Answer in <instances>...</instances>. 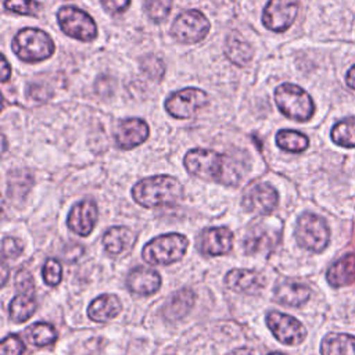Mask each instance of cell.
<instances>
[{
    "label": "cell",
    "mask_w": 355,
    "mask_h": 355,
    "mask_svg": "<svg viewBox=\"0 0 355 355\" xmlns=\"http://www.w3.org/2000/svg\"><path fill=\"white\" fill-rule=\"evenodd\" d=\"M126 286L136 295H151L159 288L161 276L151 268L137 266L129 273Z\"/></svg>",
    "instance_id": "cell-16"
},
{
    "label": "cell",
    "mask_w": 355,
    "mask_h": 355,
    "mask_svg": "<svg viewBox=\"0 0 355 355\" xmlns=\"http://www.w3.org/2000/svg\"><path fill=\"white\" fill-rule=\"evenodd\" d=\"M15 287L18 293H26V291H35V283L33 277L26 269H19L15 273Z\"/></svg>",
    "instance_id": "cell-36"
},
{
    "label": "cell",
    "mask_w": 355,
    "mask_h": 355,
    "mask_svg": "<svg viewBox=\"0 0 355 355\" xmlns=\"http://www.w3.org/2000/svg\"><path fill=\"white\" fill-rule=\"evenodd\" d=\"M277 191L268 183L252 184L243 197V207L259 215L270 214L277 207Z\"/></svg>",
    "instance_id": "cell-12"
},
{
    "label": "cell",
    "mask_w": 355,
    "mask_h": 355,
    "mask_svg": "<svg viewBox=\"0 0 355 355\" xmlns=\"http://www.w3.org/2000/svg\"><path fill=\"white\" fill-rule=\"evenodd\" d=\"M273 295L275 301H277L282 305L301 306L309 300L311 290L304 283L287 279L276 286Z\"/></svg>",
    "instance_id": "cell-18"
},
{
    "label": "cell",
    "mask_w": 355,
    "mask_h": 355,
    "mask_svg": "<svg viewBox=\"0 0 355 355\" xmlns=\"http://www.w3.org/2000/svg\"><path fill=\"white\" fill-rule=\"evenodd\" d=\"M26 94L36 100V101H46L47 98L51 97V90L49 87H46L44 85H29L26 89Z\"/></svg>",
    "instance_id": "cell-38"
},
{
    "label": "cell",
    "mask_w": 355,
    "mask_h": 355,
    "mask_svg": "<svg viewBox=\"0 0 355 355\" xmlns=\"http://www.w3.org/2000/svg\"><path fill=\"white\" fill-rule=\"evenodd\" d=\"M10 75H11V68L8 67V62H7L6 57L3 55V58H1V76H0L1 82H6L10 78Z\"/></svg>",
    "instance_id": "cell-40"
},
{
    "label": "cell",
    "mask_w": 355,
    "mask_h": 355,
    "mask_svg": "<svg viewBox=\"0 0 355 355\" xmlns=\"http://www.w3.org/2000/svg\"><path fill=\"white\" fill-rule=\"evenodd\" d=\"M266 324L277 341L286 345H298L306 337L305 326L287 313L270 311L266 315Z\"/></svg>",
    "instance_id": "cell-10"
},
{
    "label": "cell",
    "mask_w": 355,
    "mask_h": 355,
    "mask_svg": "<svg viewBox=\"0 0 355 355\" xmlns=\"http://www.w3.org/2000/svg\"><path fill=\"white\" fill-rule=\"evenodd\" d=\"M148 126L143 119L128 118L123 119L115 130L116 146L122 150H130L146 141L148 137Z\"/></svg>",
    "instance_id": "cell-14"
},
{
    "label": "cell",
    "mask_w": 355,
    "mask_h": 355,
    "mask_svg": "<svg viewBox=\"0 0 355 355\" xmlns=\"http://www.w3.org/2000/svg\"><path fill=\"white\" fill-rule=\"evenodd\" d=\"M233 247V233L227 227H209L200 236V251L202 255H223Z\"/></svg>",
    "instance_id": "cell-15"
},
{
    "label": "cell",
    "mask_w": 355,
    "mask_h": 355,
    "mask_svg": "<svg viewBox=\"0 0 355 355\" xmlns=\"http://www.w3.org/2000/svg\"><path fill=\"white\" fill-rule=\"evenodd\" d=\"M322 355H355V336L329 333L320 343Z\"/></svg>",
    "instance_id": "cell-22"
},
{
    "label": "cell",
    "mask_w": 355,
    "mask_h": 355,
    "mask_svg": "<svg viewBox=\"0 0 355 355\" xmlns=\"http://www.w3.org/2000/svg\"><path fill=\"white\" fill-rule=\"evenodd\" d=\"M187 247L186 236L179 233L162 234L144 245L141 257L150 265H171L186 254Z\"/></svg>",
    "instance_id": "cell-5"
},
{
    "label": "cell",
    "mask_w": 355,
    "mask_h": 355,
    "mask_svg": "<svg viewBox=\"0 0 355 355\" xmlns=\"http://www.w3.org/2000/svg\"><path fill=\"white\" fill-rule=\"evenodd\" d=\"M122 304L114 294H103L92 301L87 309V315L93 322H108L119 315Z\"/></svg>",
    "instance_id": "cell-21"
},
{
    "label": "cell",
    "mask_w": 355,
    "mask_h": 355,
    "mask_svg": "<svg viewBox=\"0 0 355 355\" xmlns=\"http://www.w3.org/2000/svg\"><path fill=\"white\" fill-rule=\"evenodd\" d=\"M135 243V234L125 226H115L108 229L103 236V244L110 255H122L128 252Z\"/></svg>",
    "instance_id": "cell-20"
},
{
    "label": "cell",
    "mask_w": 355,
    "mask_h": 355,
    "mask_svg": "<svg viewBox=\"0 0 355 355\" xmlns=\"http://www.w3.org/2000/svg\"><path fill=\"white\" fill-rule=\"evenodd\" d=\"M196 295L190 288H182L176 291L164 306V316L168 320L182 319L194 305Z\"/></svg>",
    "instance_id": "cell-23"
},
{
    "label": "cell",
    "mask_w": 355,
    "mask_h": 355,
    "mask_svg": "<svg viewBox=\"0 0 355 355\" xmlns=\"http://www.w3.org/2000/svg\"><path fill=\"white\" fill-rule=\"evenodd\" d=\"M276 144L284 151L301 153V151L308 148L309 140L305 135H302L297 130L282 129L276 135Z\"/></svg>",
    "instance_id": "cell-28"
},
{
    "label": "cell",
    "mask_w": 355,
    "mask_h": 355,
    "mask_svg": "<svg viewBox=\"0 0 355 355\" xmlns=\"http://www.w3.org/2000/svg\"><path fill=\"white\" fill-rule=\"evenodd\" d=\"M141 71L153 80H161L165 75V64L155 55H146L140 62Z\"/></svg>",
    "instance_id": "cell-32"
},
{
    "label": "cell",
    "mask_w": 355,
    "mask_h": 355,
    "mask_svg": "<svg viewBox=\"0 0 355 355\" xmlns=\"http://www.w3.org/2000/svg\"><path fill=\"white\" fill-rule=\"evenodd\" d=\"M24 247L22 243L14 237H6L3 239V244H1V251H3V257L4 258H17L21 255Z\"/></svg>",
    "instance_id": "cell-37"
},
{
    "label": "cell",
    "mask_w": 355,
    "mask_h": 355,
    "mask_svg": "<svg viewBox=\"0 0 355 355\" xmlns=\"http://www.w3.org/2000/svg\"><path fill=\"white\" fill-rule=\"evenodd\" d=\"M24 336L32 345H36V347L50 345L57 340L55 329L51 324L44 322H37L26 327L24 331Z\"/></svg>",
    "instance_id": "cell-27"
},
{
    "label": "cell",
    "mask_w": 355,
    "mask_h": 355,
    "mask_svg": "<svg viewBox=\"0 0 355 355\" xmlns=\"http://www.w3.org/2000/svg\"><path fill=\"white\" fill-rule=\"evenodd\" d=\"M225 284L236 293L255 294L263 287L265 280L261 276V273H258L255 270L232 269L230 272H227V275L225 277Z\"/></svg>",
    "instance_id": "cell-17"
},
{
    "label": "cell",
    "mask_w": 355,
    "mask_h": 355,
    "mask_svg": "<svg viewBox=\"0 0 355 355\" xmlns=\"http://www.w3.org/2000/svg\"><path fill=\"white\" fill-rule=\"evenodd\" d=\"M229 355H255V354H254L252 349L244 347V348H237V349L232 351Z\"/></svg>",
    "instance_id": "cell-42"
},
{
    "label": "cell",
    "mask_w": 355,
    "mask_h": 355,
    "mask_svg": "<svg viewBox=\"0 0 355 355\" xmlns=\"http://www.w3.org/2000/svg\"><path fill=\"white\" fill-rule=\"evenodd\" d=\"M225 54L232 62L243 67L251 61L254 51L252 47L240 35L230 33L225 43Z\"/></svg>",
    "instance_id": "cell-25"
},
{
    "label": "cell",
    "mask_w": 355,
    "mask_h": 355,
    "mask_svg": "<svg viewBox=\"0 0 355 355\" xmlns=\"http://www.w3.org/2000/svg\"><path fill=\"white\" fill-rule=\"evenodd\" d=\"M294 236L297 243L312 252H322L330 241V230L323 218L304 212L295 225Z\"/></svg>",
    "instance_id": "cell-6"
},
{
    "label": "cell",
    "mask_w": 355,
    "mask_h": 355,
    "mask_svg": "<svg viewBox=\"0 0 355 355\" xmlns=\"http://www.w3.org/2000/svg\"><path fill=\"white\" fill-rule=\"evenodd\" d=\"M97 205L92 200H83L69 211L67 225L79 236H89L97 222Z\"/></svg>",
    "instance_id": "cell-13"
},
{
    "label": "cell",
    "mask_w": 355,
    "mask_h": 355,
    "mask_svg": "<svg viewBox=\"0 0 355 355\" xmlns=\"http://www.w3.org/2000/svg\"><path fill=\"white\" fill-rule=\"evenodd\" d=\"M327 283L340 288L355 282V254H347L337 259L326 272Z\"/></svg>",
    "instance_id": "cell-19"
},
{
    "label": "cell",
    "mask_w": 355,
    "mask_h": 355,
    "mask_svg": "<svg viewBox=\"0 0 355 355\" xmlns=\"http://www.w3.org/2000/svg\"><path fill=\"white\" fill-rule=\"evenodd\" d=\"M36 306L35 291L18 293L10 302V318L15 323L25 322L35 313Z\"/></svg>",
    "instance_id": "cell-24"
},
{
    "label": "cell",
    "mask_w": 355,
    "mask_h": 355,
    "mask_svg": "<svg viewBox=\"0 0 355 355\" xmlns=\"http://www.w3.org/2000/svg\"><path fill=\"white\" fill-rule=\"evenodd\" d=\"M132 196L137 204L146 208L173 205L182 198L183 187L173 176L157 175L136 183Z\"/></svg>",
    "instance_id": "cell-2"
},
{
    "label": "cell",
    "mask_w": 355,
    "mask_h": 355,
    "mask_svg": "<svg viewBox=\"0 0 355 355\" xmlns=\"http://www.w3.org/2000/svg\"><path fill=\"white\" fill-rule=\"evenodd\" d=\"M6 10L21 15H36L40 4L35 0H4Z\"/></svg>",
    "instance_id": "cell-33"
},
{
    "label": "cell",
    "mask_w": 355,
    "mask_h": 355,
    "mask_svg": "<svg viewBox=\"0 0 355 355\" xmlns=\"http://www.w3.org/2000/svg\"><path fill=\"white\" fill-rule=\"evenodd\" d=\"M331 140L345 148H354L355 147V116H347L341 121H338L331 132H330Z\"/></svg>",
    "instance_id": "cell-26"
},
{
    "label": "cell",
    "mask_w": 355,
    "mask_h": 355,
    "mask_svg": "<svg viewBox=\"0 0 355 355\" xmlns=\"http://www.w3.org/2000/svg\"><path fill=\"white\" fill-rule=\"evenodd\" d=\"M272 241L266 232H262L259 227L254 229L252 232L248 233L247 239L244 240V247L245 252L254 254V252H261L266 245H269Z\"/></svg>",
    "instance_id": "cell-31"
},
{
    "label": "cell",
    "mask_w": 355,
    "mask_h": 355,
    "mask_svg": "<svg viewBox=\"0 0 355 355\" xmlns=\"http://www.w3.org/2000/svg\"><path fill=\"white\" fill-rule=\"evenodd\" d=\"M211 29L208 18L198 10H189L182 12L172 24V36L186 44L197 43L202 40Z\"/></svg>",
    "instance_id": "cell-8"
},
{
    "label": "cell",
    "mask_w": 355,
    "mask_h": 355,
    "mask_svg": "<svg viewBox=\"0 0 355 355\" xmlns=\"http://www.w3.org/2000/svg\"><path fill=\"white\" fill-rule=\"evenodd\" d=\"M1 277H3V284L6 283V279H7V265L3 262V266H1Z\"/></svg>",
    "instance_id": "cell-43"
},
{
    "label": "cell",
    "mask_w": 355,
    "mask_h": 355,
    "mask_svg": "<svg viewBox=\"0 0 355 355\" xmlns=\"http://www.w3.org/2000/svg\"><path fill=\"white\" fill-rule=\"evenodd\" d=\"M208 103L209 98L204 90L186 87L172 93L165 100V110L173 118L187 119L191 118L198 110L204 108Z\"/></svg>",
    "instance_id": "cell-9"
},
{
    "label": "cell",
    "mask_w": 355,
    "mask_h": 355,
    "mask_svg": "<svg viewBox=\"0 0 355 355\" xmlns=\"http://www.w3.org/2000/svg\"><path fill=\"white\" fill-rule=\"evenodd\" d=\"M173 0H144V11L154 22H162L171 12Z\"/></svg>",
    "instance_id": "cell-30"
},
{
    "label": "cell",
    "mask_w": 355,
    "mask_h": 355,
    "mask_svg": "<svg viewBox=\"0 0 355 355\" xmlns=\"http://www.w3.org/2000/svg\"><path fill=\"white\" fill-rule=\"evenodd\" d=\"M269 355H284V354H280V352H272V354H269Z\"/></svg>",
    "instance_id": "cell-44"
},
{
    "label": "cell",
    "mask_w": 355,
    "mask_h": 355,
    "mask_svg": "<svg viewBox=\"0 0 355 355\" xmlns=\"http://www.w3.org/2000/svg\"><path fill=\"white\" fill-rule=\"evenodd\" d=\"M101 4L108 12L121 14L129 7L130 0H101Z\"/></svg>",
    "instance_id": "cell-39"
},
{
    "label": "cell",
    "mask_w": 355,
    "mask_h": 355,
    "mask_svg": "<svg viewBox=\"0 0 355 355\" xmlns=\"http://www.w3.org/2000/svg\"><path fill=\"white\" fill-rule=\"evenodd\" d=\"M11 47L18 58L26 62H39L50 58L54 54L55 44L51 37L42 29L25 28L19 31Z\"/></svg>",
    "instance_id": "cell-3"
},
{
    "label": "cell",
    "mask_w": 355,
    "mask_h": 355,
    "mask_svg": "<svg viewBox=\"0 0 355 355\" xmlns=\"http://www.w3.org/2000/svg\"><path fill=\"white\" fill-rule=\"evenodd\" d=\"M300 0H269L262 14V22L273 32H284L294 24Z\"/></svg>",
    "instance_id": "cell-11"
},
{
    "label": "cell",
    "mask_w": 355,
    "mask_h": 355,
    "mask_svg": "<svg viewBox=\"0 0 355 355\" xmlns=\"http://www.w3.org/2000/svg\"><path fill=\"white\" fill-rule=\"evenodd\" d=\"M25 345L17 334L7 336L0 344V355H22Z\"/></svg>",
    "instance_id": "cell-35"
},
{
    "label": "cell",
    "mask_w": 355,
    "mask_h": 355,
    "mask_svg": "<svg viewBox=\"0 0 355 355\" xmlns=\"http://www.w3.org/2000/svg\"><path fill=\"white\" fill-rule=\"evenodd\" d=\"M62 268L57 259L49 258L43 266V280L47 286H57L61 282Z\"/></svg>",
    "instance_id": "cell-34"
},
{
    "label": "cell",
    "mask_w": 355,
    "mask_h": 355,
    "mask_svg": "<svg viewBox=\"0 0 355 355\" xmlns=\"http://www.w3.org/2000/svg\"><path fill=\"white\" fill-rule=\"evenodd\" d=\"M33 183L32 175L26 171H12L8 175V194L10 197H22L28 193Z\"/></svg>",
    "instance_id": "cell-29"
},
{
    "label": "cell",
    "mask_w": 355,
    "mask_h": 355,
    "mask_svg": "<svg viewBox=\"0 0 355 355\" xmlns=\"http://www.w3.org/2000/svg\"><path fill=\"white\" fill-rule=\"evenodd\" d=\"M345 80H347V85L355 90V64L349 68V71L347 72V76H345Z\"/></svg>",
    "instance_id": "cell-41"
},
{
    "label": "cell",
    "mask_w": 355,
    "mask_h": 355,
    "mask_svg": "<svg viewBox=\"0 0 355 355\" xmlns=\"http://www.w3.org/2000/svg\"><path fill=\"white\" fill-rule=\"evenodd\" d=\"M186 169L204 180H212L223 184H237L239 173L233 169V161L214 150L194 148L184 155Z\"/></svg>",
    "instance_id": "cell-1"
},
{
    "label": "cell",
    "mask_w": 355,
    "mask_h": 355,
    "mask_svg": "<svg viewBox=\"0 0 355 355\" xmlns=\"http://www.w3.org/2000/svg\"><path fill=\"white\" fill-rule=\"evenodd\" d=\"M275 101L283 115L298 122L308 121L315 112L311 96L294 83H282L277 86L275 90Z\"/></svg>",
    "instance_id": "cell-4"
},
{
    "label": "cell",
    "mask_w": 355,
    "mask_h": 355,
    "mask_svg": "<svg viewBox=\"0 0 355 355\" xmlns=\"http://www.w3.org/2000/svg\"><path fill=\"white\" fill-rule=\"evenodd\" d=\"M57 21L61 31L69 37L89 42L97 36V26L93 18L73 6L61 7L57 12Z\"/></svg>",
    "instance_id": "cell-7"
}]
</instances>
